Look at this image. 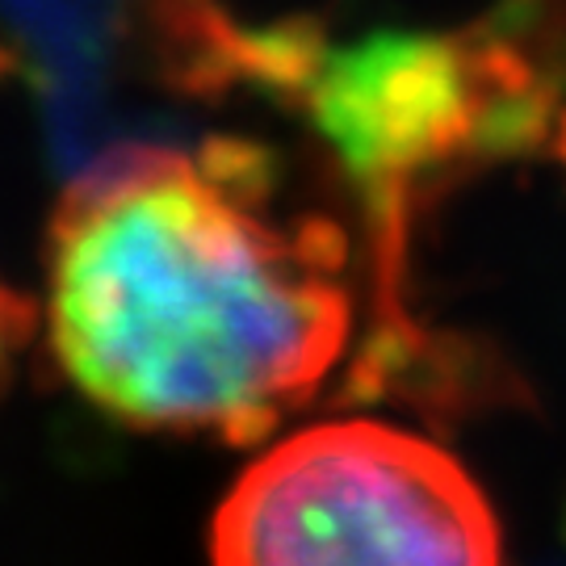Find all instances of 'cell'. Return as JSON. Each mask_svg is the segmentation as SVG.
Instances as JSON below:
<instances>
[{
    "label": "cell",
    "instance_id": "obj_1",
    "mask_svg": "<svg viewBox=\"0 0 566 566\" xmlns=\"http://www.w3.org/2000/svg\"><path fill=\"white\" fill-rule=\"evenodd\" d=\"M46 332L63 374L126 424L256 441L348 348L344 240L282 210L240 143L126 147L60 198Z\"/></svg>",
    "mask_w": 566,
    "mask_h": 566
},
{
    "label": "cell",
    "instance_id": "obj_2",
    "mask_svg": "<svg viewBox=\"0 0 566 566\" xmlns=\"http://www.w3.org/2000/svg\"><path fill=\"white\" fill-rule=\"evenodd\" d=\"M219 563H453L504 554L483 486L428 437L374 420L303 428L248 465L210 525Z\"/></svg>",
    "mask_w": 566,
    "mask_h": 566
},
{
    "label": "cell",
    "instance_id": "obj_3",
    "mask_svg": "<svg viewBox=\"0 0 566 566\" xmlns=\"http://www.w3.org/2000/svg\"><path fill=\"white\" fill-rule=\"evenodd\" d=\"M34 324H39L34 306L25 303L13 285L0 277V390L9 382V374H13V365H18L21 348L30 340Z\"/></svg>",
    "mask_w": 566,
    "mask_h": 566
}]
</instances>
